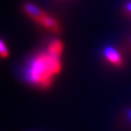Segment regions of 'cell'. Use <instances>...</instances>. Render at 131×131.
I'll use <instances>...</instances> for the list:
<instances>
[{
	"label": "cell",
	"instance_id": "277c9868",
	"mask_svg": "<svg viewBox=\"0 0 131 131\" xmlns=\"http://www.w3.org/2000/svg\"><path fill=\"white\" fill-rule=\"evenodd\" d=\"M63 49L64 46L61 41L59 39H54L49 43L48 47H47V52L51 55L56 56V57H59L60 54L63 51Z\"/></svg>",
	"mask_w": 131,
	"mask_h": 131
},
{
	"label": "cell",
	"instance_id": "3957f363",
	"mask_svg": "<svg viewBox=\"0 0 131 131\" xmlns=\"http://www.w3.org/2000/svg\"><path fill=\"white\" fill-rule=\"evenodd\" d=\"M104 56L106 59L116 67H120L123 64V59L120 53L112 47H108L104 49Z\"/></svg>",
	"mask_w": 131,
	"mask_h": 131
},
{
	"label": "cell",
	"instance_id": "7a4b0ae2",
	"mask_svg": "<svg viewBox=\"0 0 131 131\" xmlns=\"http://www.w3.org/2000/svg\"><path fill=\"white\" fill-rule=\"evenodd\" d=\"M23 10L32 20L37 22L42 27L47 29L50 32L59 33L61 30L59 22L53 16H50L48 13H47L37 5L31 2L25 3L23 5Z\"/></svg>",
	"mask_w": 131,
	"mask_h": 131
},
{
	"label": "cell",
	"instance_id": "8992f818",
	"mask_svg": "<svg viewBox=\"0 0 131 131\" xmlns=\"http://www.w3.org/2000/svg\"><path fill=\"white\" fill-rule=\"evenodd\" d=\"M125 9L127 10V12L128 13V14L131 16V0H130V1H128V2H127V4H126Z\"/></svg>",
	"mask_w": 131,
	"mask_h": 131
},
{
	"label": "cell",
	"instance_id": "6da1fadb",
	"mask_svg": "<svg viewBox=\"0 0 131 131\" xmlns=\"http://www.w3.org/2000/svg\"><path fill=\"white\" fill-rule=\"evenodd\" d=\"M61 70L59 57L48 52L37 54L25 68V77L31 84L40 88H48L53 78Z\"/></svg>",
	"mask_w": 131,
	"mask_h": 131
},
{
	"label": "cell",
	"instance_id": "5b68a950",
	"mask_svg": "<svg viewBox=\"0 0 131 131\" xmlns=\"http://www.w3.org/2000/svg\"><path fill=\"white\" fill-rule=\"evenodd\" d=\"M0 51H1V56H2L3 58H5V57H6L8 56V49L6 47L5 42L3 40H1V42H0Z\"/></svg>",
	"mask_w": 131,
	"mask_h": 131
}]
</instances>
